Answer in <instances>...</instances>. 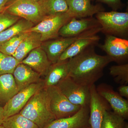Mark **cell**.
I'll return each instance as SVG.
<instances>
[{
    "mask_svg": "<svg viewBox=\"0 0 128 128\" xmlns=\"http://www.w3.org/2000/svg\"><path fill=\"white\" fill-rule=\"evenodd\" d=\"M94 46L68 60V76L79 84L90 88L103 75L104 68L113 62L107 55H98Z\"/></svg>",
    "mask_w": 128,
    "mask_h": 128,
    "instance_id": "obj_1",
    "label": "cell"
},
{
    "mask_svg": "<svg viewBox=\"0 0 128 128\" xmlns=\"http://www.w3.org/2000/svg\"><path fill=\"white\" fill-rule=\"evenodd\" d=\"M19 113L33 122L39 128H44L56 119L50 110V98L44 88L32 96Z\"/></svg>",
    "mask_w": 128,
    "mask_h": 128,
    "instance_id": "obj_2",
    "label": "cell"
},
{
    "mask_svg": "<svg viewBox=\"0 0 128 128\" xmlns=\"http://www.w3.org/2000/svg\"><path fill=\"white\" fill-rule=\"evenodd\" d=\"M96 18L102 27L101 32L106 35L125 38L128 34V12L117 11L100 12Z\"/></svg>",
    "mask_w": 128,
    "mask_h": 128,
    "instance_id": "obj_3",
    "label": "cell"
},
{
    "mask_svg": "<svg viewBox=\"0 0 128 128\" xmlns=\"http://www.w3.org/2000/svg\"><path fill=\"white\" fill-rule=\"evenodd\" d=\"M72 18L68 12L47 16L40 22L25 32L39 33L41 34L42 42L55 39L59 36V32L60 28Z\"/></svg>",
    "mask_w": 128,
    "mask_h": 128,
    "instance_id": "obj_4",
    "label": "cell"
},
{
    "mask_svg": "<svg viewBox=\"0 0 128 128\" xmlns=\"http://www.w3.org/2000/svg\"><path fill=\"white\" fill-rule=\"evenodd\" d=\"M5 11L31 22L34 25L40 22L47 16L41 3L32 0L14 2L9 4Z\"/></svg>",
    "mask_w": 128,
    "mask_h": 128,
    "instance_id": "obj_5",
    "label": "cell"
},
{
    "mask_svg": "<svg viewBox=\"0 0 128 128\" xmlns=\"http://www.w3.org/2000/svg\"><path fill=\"white\" fill-rule=\"evenodd\" d=\"M45 89L50 98V110L56 119L71 116L82 107L70 102L57 86Z\"/></svg>",
    "mask_w": 128,
    "mask_h": 128,
    "instance_id": "obj_6",
    "label": "cell"
},
{
    "mask_svg": "<svg viewBox=\"0 0 128 128\" xmlns=\"http://www.w3.org/2000/svg\"><path fill=\"white\" fill-rule=\"evenodd\" d=\"M56 86L69 100L81 107L89 106L90 88L79 84L68 76Z\"/></svg>",
    "mask_w": 128,
    "mask_h": 128,
    "instance_id": "obj_7",
    "label": "cell"
},
{
    "mask_svg": "<svg viewBox=\"0 0 128 128\" xmlns=\"http://www.w3.org/2000/svg\"><path fill=\"white\" fill-rule=\"evenodd\" d=\"M44 88V80H42L18 92L3 107L5 119L19 113L32 96Z\"/></svg>",
    "mask_w": 128,
    "mask_h": 128,
    "instance_id": "obj_8",
    "label": "cell"
},
{
    "mask_svg": "<svg viewBox=\"0 0 128 128\" xmlns=\"http://www.w3.org/2000/svg\"><path fill=\"white\" fill-rule=\"evenodd\" d=\"M90 91L89 125L91 128H102L105 112L110 110L111 107L106 100L98 94L95 84L90 88Z\"/></svg>",
    "mask_w": 128,
    "mask_h": 128,
    "instance_id": "obj_9",
    "label": "cell"
},
{
    "mask_svg": "<svg viewBox=\"0 0 128 128\" xmlns=\"http://www.w3.org/2000/svg\"><path fill=\"white\" fill-rule=\"evenodd\" d=\"M113 62L125 64L128 58V40L111 35H106L104 44L99 46Z\"/></svg>",
    "mask_w": 128,
    "mask_h": 128,
    "instance_id": "obj_10",
    "label": "cell"
},
{
    "mask_svg": "<svg viewBox=\"0 0 128 128\" xmlns=\"http://www.w3.org/2000/svg\"><path fill=\"white\" fill-rule=\"evenodd\" d=\"M97 92L110 105L116 114L124 120L128 118V101L115 92L112 87L106 83H102L96 87Z\"/></svg>",
    "mask_w": 128,
    "mask_h": 128,
    "instance_id": "obj_11",
    "label": "cell"
},
{
    "mask_svg": "<svg viewBox=\"0 0 128 128\" xmlns=\"http://www.w3.org/2000/svg\"><path fill=\"white\" fill-rule=\"evenodd\" d=\"M101 26L96 18L92 17L77 19L73 18L60 28L59 36L70 37L77 36L86 31Z\"/></svg>",
    "mask_w": 128,
    "mask_h": 128,
    "instance_id": "obj_12",
    "label": "cell"
},
{
    "mask_svg": "<svg viewBox=\"0 0 128 128\" xmlns=\"http://www.w3.org/2000/svg\"><path fill=\"white\" fill-rule=\"evenodd\" d=\"M89 106L82 107L78 112L68 118L56 119L43 128H83L89 126Z\"/></svg>",
    "mask_w": 128,
    "mask_h": 128,
    "instance_id": "obj_13",
    "label": "cell"
},
{
    "mask_svg": "<svg viewBox=\"0 0 128 128\" xmlns=\"http://www.w3.org/2000/svg\"><path fill=\"white\" fill-rule=\"evenodd\" d=\"M68 6L67 12L73 18H81L92 17L105 11L100 4L93 5L91 0H66Z\"/></svg>",
    "mask_w": 128,
    "mask_h": 128,
    "instance_id": "obj_14",
    "label": "cell"
},
{
    "mask_svg": "<svg viewBox=\"0 0 128 128\" xmlns=\"http://www.w3.org/2000/svg\"><path fill=\"white\" fill-rule=\"evenodd\" d=\"M21 63L29 66L41 76L46 75L52 64L41 47L31 51Z\"/></svg>",
    "mask_w": 128,
    "mask_h": 128,
    "instance_id": "obj_15",
    "label": "cell"
},
{
    "mask_svg": "<svg viewBox=\"0 0 128 128\" xmlns=\"http://www.w3.org/2000/svg\"><path fill=\"white\" fill-rule=\"evenodd\" d=\"M18 91L40 82L41 76L26 65L20 63L12 74Z\"/></svg>",
    "mask_w": 128,
    "mask_h": 128,
    "instance_id": "obj_16",
    "label": "cell"
},
{
    "mask_svg": "<svg viewBox=\"0 0 128 128\" xmlns=\"http://www.w3.org/2000/svg\"><path fill=\"white\" fill-rule=\"evenodd\" d=\"M100 39V37L97 34L78 39L64 51L58 61L66 60L75 57L88 48L96 45Z\"/></svg>",
    "mask_w": 128,
    "mask_h": 128,
    "instance_id": "obj_17",
    "label": "cell"
},
{
    "mask_svg": "<svg viewBox=\"0 0 128 128\" xmlns=\"http://www.w3.org/2000/svg\"><path fill=\"white\" fill-rule=\"evenodd\" d=\"M68 60L58 61L51 65L44 80V88L56 86L68 76Z\"/></svg>",
    "mask_w": 128,
    "mask_h": 128,
    "instance_id": "obj_18",
    "label": "cell"
},
{
    "mask_svg": "<svg viewBox=\"0 0 128 128\" xmlns=\"http://www.w3.org/2000/svg\"><path fill=\"white\" fill-rule=\"evenodd\" d=\"M42 43L41 34L30 32L29 35L22 41L12 56L21 63L31 51L40 47Z\"/></svg>",
    "mask_w": 128,
    "mask_h": 128,
    "instance_id": "obj_19",
    "label": "cell"
},
{
    "mask_svg": "<svg viewBox=\"0 0 128 128\" xmlns=\"http://www.w3.org/2000/svg\"><path fill=\"white\" fill-rule=\"evenodd\" d=\"M18 92L12 74L0 76V103L4 105Z\"/></svg>",
    "mask_w": 128,
    "mask_h": 128,
    "instance_id": "obj_20",
    "label": "cell"
},
{
    "mask_svg": "<svg viewBox=\"0 0 128 128\" xmlns=\"http://www.w3.org/2000/svg\"><path fill=\"white\" fill-rule=\"evenodd\" d=\"M34 25L31 22L20 18L16 23L0 32V47L13 37L25 32Z\"/></svg>",
    "mask_w": 128,
    "mask_h": 128,
    "instance_id": "obj_21",
    "label": "cell"
},
{
    "mask_svg": "<svg viewBox=\"0 0 128 128\" xmlns=\"http://www.w3.org/2000/svg\"><path fill=\"white\" fill-rule=\"evenodd\" d=\"M2 125L5 128H39L34 123L20 113L6 118Z\"/></svg>",
    "mask_w": 128,
    "mask_h": 128,
    "instance_id": "obj_22",
    "label": "cell"
},
{
    "mask_svg": "<svg viewBox=\"0 0 128 128\" xmlns=\"http://www.w3.org/2000/svg\"><path fill=\"white\" fill-rule=\"evenodd\" d=\"M40 2L47 16L64 13L68 10L66 0H44Z\"/></svg>",
    "mask_w": 128,
    "mask_h": 128,
    "instance_id": "obj_23",
    "label": "cell"
},
{
    "mask_svg": "<svg viewBox=\"0 0 128 128\" xmlns=\"http://www.w3.org/2000/svg\"><path fill=\"white\" fill-rule=\"evenodd\" d=\"M30 33H23L13 37L0 47V51L5 54L12 56L22 41L29 35Z\"/></svg>",
    "mask_w": 128,
    "mask_h": 128,
    "instance_id": "obj_24",
    "label": "cell"
},
{
    "mask_svg": "<svg viewBox=\"0 0 128 128\" xmlns=\"http://www.w3.org/2000/svg\"><path fill=\"white\" fill-rule=\"evenodd\" d=\"M124 120L114 112L106 110L104 115L102 128H124Z\"/></svg>",
    "mask_w": 128,
    "mask_h": 128,
    "instance_id": "obj_25",
    "label": "cell"
},
{
    "mask_svg": "<svg viewBox=\"0 0 128 128\" xmlns=\"http://www.w3.org/2000/svg\"><path fill=\"white\" fill-rule=\"evenodd\" d=\"M110 74L115 82L122 85L128 84V64H120L110 68Z\"/></svg>",
    "mask_w": 128,
    "mask_h": 128,
    "instance_id": "obj_26",
    "label": "cell"
},
{
    "mask_svg": "<svg viewBox=\"0 0 128 128\" xmlns=\"http://www.w3.org/2000/svg\"><path fill=\"white\" fill-rule=\"evenodd\" d=\"M20 63L13 56L5 54L0 51V76L6 74H12Z\"/></svg>",
    "mask_w": 128,
    "mask_h": 128,
    "instance_id": "obj_27",
    "label": "cell"
},
{
    "mask_svg": "<svg viewBox=\"0 0 128 128\" xmlns=\"http://www.w3.org/2000/svg\"><path fill=\"white\" fill-rule=\"evenodd\" d=\"M20 18L6 11L0 12V32L13 25Z\"/></svg>",
    "mask_w": 128,
    "mask_h": 128,
    "instance_id": "obj_28",
    "label": "cell"
},
{
    "mask_svg": "<svg viewBox=\"0 0 128 128\" xmlns=\"http://www.w3.org/2000/svg\"><path fill=\"white\" fill-rule=\"evenodd\" d=\"M96 0L108 5L113 10L117 11L118 9H122L124 5L122 3L121 0Z\"/></svg>",
    "mask_w": 128,
    "mask_h": 128,
    "instance_id": "obj_29",
    "label": "cell"
},
{
    "mask_svg": "<svg viewBox=\"0 0 128 128\" xmlns=\"http://www.w3.org/2000/svg\"><path fill=\"white\" fill-rule=\"evenodd\" d=\"M120 95L123 97L128 98V85H122L118 88Z\"/></svg>",
    "mask_w": 128,
    "mask_h": 128,
    "instance_id": "obj_30",
    "label": "cell"
},
{
    "mask_svg": "<svg viewBox=\"0 0 128 128\" xmlns=\"http://www.w3.org/2000/svg\"><path fill=\"white\" fill-rule=\"evenodd\" d=\"M13 0H0V12L4 11L6 8Z\"/></svg>",
    "mask_w": 128,
    "mask_h": 128,
    "instance_id": "obj_31",
    "label": "cell"
},
{
    "mask_svg": "<svg viewBox=\"0 0 128 128\" xmlns=\"http://www.w3.org/2000/svg\"><path fill=\"white\" fill-rule=\"evenodd\" d=\"M4 119L3 108L0 106V125H2Z\"/></svg>",
    "mask_w": 128,
    "mask_h": 128,
    "instance_id": "obj_32",
    "label": "cell"
},
{
    "mask_svg": "<svg viewBox=\"0 0 128 128\" xmlns=\"http://www.w3.org/2000/svg\"><path fill=\"white\" fill-rule=\"evenodd\" d=\"M17 0H13L12 1V2H11L10 3H12V2H14L16 1ZM32 0L35 1L37 2H42L44 0Z\"/></svg>",
    "mask_w": 128,
    "mask_h": 128,
    "instance_id": "obj_33",
    "label": "cell"
},
{
    "mask_svg": "<svg viewBox=\"0 0 128 128\" xmlns=\"http://www.w3.org/2000/svg\"><path fill=\"white\" fill-rule=\"evenodd\" d=\"M124 128H128V123L125 122V124H124Z\"/></svg>",
    "mask_w": 128,
    "mask_h": 128,
    "instance_id": "obj_34",
    "label": "cell"
},
{
    "mask_svg": "<svg viewBox=\"0 0 128 128\" xmlns=\"http://www.w3.org/2000/svg\"><path fill=\"white\" fill-rule=\"evenodd\" d=\"M0 128H5L2 125H0Z\"/></svg>",
    "mask_w": 128,
    "mask_h": 128,
    "instance_id": "obj_35",
    "label": "cell"
},
{
    "mask_svg": "<svg viewBox=\"0 0 128 128\" xmlns=\"http://www.w3.org/2000/svg\"><path fill=\"white\" fill-rule=\"evenodd\" d=\"M91 128L90 127V126H86V127H85V128Z\"/></svg>",
    "mask_w": 128,
    "mask_h": 128,
    "instance_id": "obj_36",
    "label": "cell"
}]
</instances>
